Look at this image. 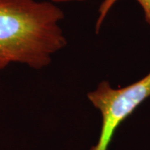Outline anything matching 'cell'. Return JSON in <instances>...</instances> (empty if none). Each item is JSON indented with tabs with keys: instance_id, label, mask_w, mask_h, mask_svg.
<instances>
[{
	"instance_id": "obj_3",
	"label": "cell",
	"mask_w": 150,
	"mask_h": 150,
	"mask_svg": "<svg viewBox=\"0 0 150 150\" xmlns=\"http://www.w3.org/2000/svg\"><path fill=\"white\" fill-rule=\"evenodd\" d=\"M118 0H104L103 2L99 8V17L96 23V32H98L104 18L106 17L108 11L110 10V8ZM136 1L142 7L144 13L145 20L150 25V0H136Z\"/></svg>"
},
{
	"instance_id": "obj_2",
	"label": "cell",
	"mask_w": 150,
	"mask_h": 150,
	"mask_svg": "<svg viewBox=\"0 0 150 150\" xmlns=\"http://www.w3.org/2000/svg\"><path fill=\"white\" fill-rule=\"evenodd\" d=\"M150 97V72L139 81L124 88H114L102 81L88 93V98L102 116L99 139L91 150H107L119 125Z\"/></svg>"
},
{
	"instance_id": "obj_1",
	"label": "cell",
	"mask_w": 150,
	"mask_h": 150,
	"mask_svg": "<svg viewBox=\"0 0 150 150\" xmlns=\"http://www.w3.org/2000/svg\"><path fill=\"white\" fill-rule=\"evenodd\" d=\"M63 10L51 1L0 0V70L11 64L42 69L67 45Z\"/></svg>"
},
{
	"instance_id": "obj_4",
	"label": "cell",
	"mask_w": 150,
	"mask_h": 150,
	"mask_svg": "<svg viewBox=\"0 0 150 150\" xmlns=\"http://www.w3.org/2000/svg\"><path fill=\"white\" fill-rule=\"evenodd\" d=\"M54 4H59V3H70V2H85L88 0H50Z\"/></svg>"
}]
</instances>
